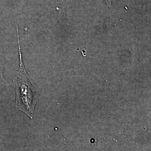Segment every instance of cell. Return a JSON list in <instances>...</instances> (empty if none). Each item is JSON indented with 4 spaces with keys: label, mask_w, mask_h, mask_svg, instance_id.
<instances>
[{
    "label": "cell",
    "mask_w": 151,
    "mask_h": 151,
    "mask_svg": "<svg viewBox=\"0 0 151 151\" xmlns=\"http://www.w3.org/2000/svg\"><path fill=\"white\" fill-rule=\"evenodd\" d=\"M19 43V68L18 73L14 79L16 92L15 107L17 110L25 113L30 119L33 118L35 108L39 100L41 92L30 78L23 63L18 30H17Z\"/></svg>",
    "instance_id": "obj_1"
},
{
    "label": "cell",
    "mask_w": 151,
    "mask_h": 151,
    "mask_svg": "<svg viewBox=\"0 0 151 151\" xmlns=\"http://www.w3.org/2000/svg\"><path fill=\"white\" fill-rule=\"evenodd\" d=\"M8 84V83L6 81L3 76L2 67L0 60V91L5 86H7Z\"/></svg>",
    "instance_id": "obj_2"
},
{
    "label": "cell",
    "mask_w": 151,
    "mask_h": 151,
    "mask_svg": "<svg viewBox=\"0 0 151 151\" xmlns=\"http://www.w3.org/2000/svg\"><path fill=\"white\" fill-rule=\"evenodd\" d=\"M105 1H106V4H107V5H108L109 7H111V0H105Z\"/></svg>",
    "instance_id": "obj_3"
}]
</instances>
